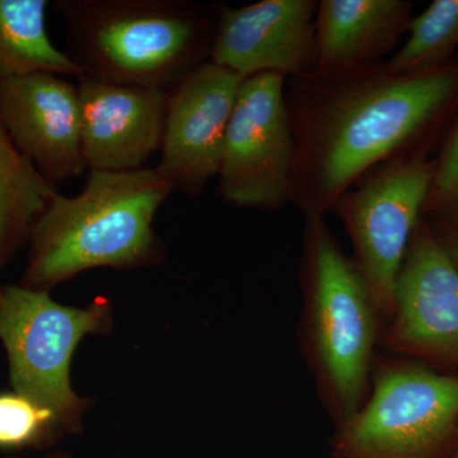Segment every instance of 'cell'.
<instances>
[{
    "label": "cell",
    "instance_id": "18",
    "mask_svg": "<svg viewBox=\"0 0 458 458\" xmlns=\"http://www.w3.org/2000/svg\"><path fill=\"white\" fill-rule=\"evenodd\" d=\"M64 432L50 410L16 391L0 393V448L41 445Z\"/></svg>",
    "mask_w": 458,
    "mask_h": 458
},
{
    "label": "cell",
    "instance_id": "14",
    "mask_svg": "<svg viewBox=\"0 0 458 458\" xmlns=\"http://www.w3.org/2000/svg\"><path fill=\"white\" fill-rule=\"evenodd\" d=\"M405 0H319L316 9V69L351 71L384 62L412 20Z\"/></svg>",
    "mask_w": 458,
    "mask_h": 458
},
{
    "label": "cell",
    "instance_id": "20",
    "mask_svg": "<svg viewBox=\"0 0 458 458\" xmlns=\"http://www.w3.org/2000/svg\"><path fill=\"white\" fill-rule=\"evenodd\" d=\"M436 159V174L429 194H442L458 189V114Z\"/></svg>",
    "mask_w": 458,
    "mask_h": 458
},
{
    "label": "cell",
    "instance_id": "22",
    "mask_svg": "<svg viewBox=\"0 0 458 458\" xmlns=\"http://www.w3.org/2000/svg\"><path fill=\"white\" fill-rule=\"evenodd\" d=\"M51 458H69V457L60 456V454H57V456H54V457H51Z\"/></svg>",
    "mask_w": 458,
    "mask_h": 458
},
{
    "label": "cell",
    "instance_id": "16",
    "mask_svg": "<svg viewBox=\"0 0 458 458\" xmlns=\"http://www.w3.org/2000/svg\"><path fill=\"white\" fill-rule=\"evenodd\" d=\"M59 194L14 146L0 123V267L29 242L36 219Z\"/></svg>",
    "mask_w": 458,
    "mask_h": 458
},
{
    "label": "cell",
    "instance_id": "3",
    "mask_svg": "<svg viewBox=\"0 0 458 458\" xmlns=\"http://www.w3.org/2000/svg\"><path fill=\"white\" fill-rule=\"evenodd\" d=\"M297 339L334 427L363 405L385 319L325 216H304Z\"/></svg>",
    "mask_w": 458,
    "mask_h": 458
},
{
    "label": "cell",
    "instance_id": "6",
    "mask_svg": "<svg viewBox=\"0 0 458 458\" xmlns=\"http://www.w3.org/2000/svg\"><path fill=\"white\" fill-rule=\"evenodd\" d=\"M111 303L98 298L86 309L63 306L47 292L0 286V340L7 351L16 393L50 410L65 432H77L89 401L71 384L72 358L89 334L111 328Z\"/></svg>",
    "mask_w": 458,
    "mask_h": 458
},
{
    "label": "cell",
    "instance_id": "15",
    "mask_svg": "<svg viewBox=\"0 0 458 458\" xmlns=\"http://www.w3.org/2000/svg\"><path fill=\"white\" fill-rule=\"evenodd\" d=\"M50 5L47 0H0V84L38 72L83 74L51 41L47 29Z\"/></svg>",
    "mask_w": 458,
    "mask_h": 458
},
{
    "label": "cell",
    "instance_id": "21",
    "mask_svg": "<svg viewBox=\"0 0 458 458\" xmlns=\"http://www.w3.org/2000/svg\"><path fill=\"white\" fill-rule=\"evenodd\" d=\"M448 458H458V428L456 434V441H454V450H452L450 457Z\"/></svg>",
    "mask_w": 458,
    "mask_h": 458
},
{
    "label": "cell",
    "instance_id": "4",
    "mask_svg": "<svg viewBox=\"0 0 458 458\" xmlns=\"http://www.w3.org/2000/svg\"><path fill=\"white\" fill-rule=\"evenodd\" d=\"M65 54L83 74L171 92L212 55L216 4L57 0Z\"/></svg>",
    "mask_w": 458,
    "mask_h": 458
},
{
    "label": "cell",
    "instance_id": "5",
    "mask_svg": "<svg viewBox=\"0 0 458 458\" xmlns=\"http://www.w3.org/2000/svg\"><path fill=\"white\" fill-rule=\"evenodd\" d=\"M458 428V372L378 352L369 396L334 427L331 458H448Z\"/></svg>",
    "mask_w": 458,
    "mask_h": 458
},
{
    "label": "cell",
    "instance_id": "7",
    "mask_svg": "<svg viewBox=\"0 0 458 458\" xmlns=\"http://www.w3.org/2000/svg\"><path fill=\"white\" fill-rule=\"evenodd\" d=\"M436 157L386 162L337 199L361 282L385 319L393 318L394 286L421 209L432 190Z\"/></svg>",
    "mask_w": 458,
    "mask_h": 458
},
{
    "label": "cell",
    "instance_id": "10",
    "mask_svg": "<svg viewBox=\"0 0 458 458\" xmlns=\"http://www.w3.org/2000/svg\"><path fill=\"white\" fill-rule=\"evenodd\" d=\"M241 82L209 60L171 90L155 170L172 192L200 197L218 174Z\"/></svg>",
    "mask_w": 458,
    "mask_h": 458
},
{
    "label": "cell",
    "instance_id": "1",
    "mask_svg": "<svg viewBox=\"0 0 458 458\" xmlns=\"http://www.w3.org/2000/svg\"><path fill=\"white\" fill-rule=\"evenodd\" d=\"M285 102L294 141L291 203L327 216L377 165L430 158L458 114V56L420 73L386 62L291 78Z\"/></svg>",
    "mask_w": 458,
    "mask_h": 458
},
{
    "label": "cell",
    "instance_id": "19",
    "mask_svg": "<svg viewBox=\"0 0 458 458\" xmlns=\"http://www.w3.org/2000/svg\"><path fill=\"white\" fill-rule=\"evenodd\" d=\"M420 221L458 270V189L428 195Z\"/></svg>",
    "mask_w": 458,
    "mask_h": 458
},
{
    "label": "cell",
    "instance_id": "13",
    "mask_svg": "<svg viewBox=\"0 0 458 458\" xmlns=\"http://www.w3.org/2000/svg\"><path fill=\"white\" fill-rule=\"evenodd\" d=\"M75 80L89 170L144 168L150 157L161 150L170 92L90 74Z\"/></svg>",
    "mask_w": 458,
    "mask_h": 458
},
{
    "label": "cell",
    "instance_id": "2",
    "mask_svg": "<svg viewBox=\"0 0 458 458\" xmlns=\"http://www.w3.org/2000/svg\"><path fill=\"white\" fill-rule=\"evenodd\" d=\"M171 194L155 168L89 171L80 194L59 192L36 219L20 285L49 292L96 267L132 269L164 261L153 222Z\"/></svg>",
    "mask_w": 458,
    "mask_h": 458
},
{
    "label": "cell",
    "instance_id": "11",
    "mask_svg": "<svg viewBox=\"0 0 458 458\" xmlns=\"http://www.w3.org/2000/svg\"><path fill=\"white\" fill-rule=\"evenodd\" d=\"M210 62L241 80L274 73L303 77L316 69L315 0H261L243 7L216 3Z\"/></svg>",
    "mask_w": 458,
    "mask_h": 458
},
{
    "label": "cell",
    "instance_id": "8",
    "mask_svg": "<svg viewBox=\"0 0 458 458\" xmlns=\"http://www.w3.org/2000/svg\"><path fill=\"white\" fill-rule=\"evenodd\" d=\"M285 81L265 73L240 84L216 174L219 195L229 204L279 210L291 203L294 141Z\"/></svg>",
    "mask_w": 458,
    "mask_h": 458
},
{
    "label": "cell",
    "instance_id": "17",
    "mask_svg": "<svg viewBox=\"0 0 458 458\" xmlns=\"http://www.w3.org/2000/svg\"><path fill=\"white\" fill-rule=\"evenodd\" d=\"M408 40L386 62L394 73H420L450 64L458 50V0H434L412 17Z\"/></svg>",
    "mask_w": 458,
    "mask_h": 458
},
{
    "label": "cell",
    "instance_id": "12",
    "mask_svg": "<svg viewBox=\"0 0 458 458\" xmlns=\"http://www.w3.org/2000/svg\"><path fill=\"white\" fill-rule=\"evenodd\" d=\"M0 123L18 150L56 186L89 170L78 87L68 77L38 72L0 84Z\"/></svg>",
    "mask_w": 458,
    "mask_h": 458
},
{
    "label": "cell",
    "instance_id": "9",
    "mask_svg": "<svg viewBox=\"0 0 458 458\" xmlns=\"http://www.w3.org/2000/svg\"><path fill=\"white\" fill-rule=\"evenodd\" d=\"M379 352L458 372V270L419 221L394 286Z\"/></svg>",
    "mask_w": 458,
    "mask_h": 458
}]
</instances>
